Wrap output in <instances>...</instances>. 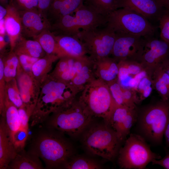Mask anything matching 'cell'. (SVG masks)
I'll list each match as a JSON object with an SVG mask.
<instances>
[{
  "label": "cell",
  "instance_id": "cell-1",
  "mask_svg": "<svg viewBox=\"0 0 169 169\" xmlns=\"http://www.w3.org/2000/svg\"><path fill=\"white\" fill-rule=\"evenodd\" d=\"M63 134L48 127L37 134L29 151L41 159L48 169L64 168L73 156L74 151Z\"/></svg>",
  "mask_w": 169,
  "mask_h": 169
},
{
  "label": "cell",
  "instance_id": "cell-2",
  "mask_svg": "<svg viewBox=\"0 0 169 169\" xmlns=\"http://www.w3.org/2000/svg\"><path fill=\"white\" fill-rule=\"evenodd\" d=\"M169 118V100H162L138 110L137 121L139 134L147 141L160 144Z\"/></svg>",
  "mask_w": 169,
  "mask_h": 169
},
{
  "label": "cell",
  "instance_id": "cell-3",
  "mask_svg": "<svg viewBox=\"0 0 169 169\" xmlns=\"http://www.w3.org/2000/svg\"><path fill=\"white\" fill-rule=\"evenodd\" d=\"M80 92L78 100L82 106L92 116L101 118L108 124L116 105L108 84L95 78Z\"/></svg>",
  "mask_w": 169,
  "mask_h": 169
},
{
  "label": "cell",
  "instance_id": "cell-4",
  "mask_svg": "<svg viewBox=\"0 0 169 169\" xmlns=\"http://www.w3.org/2000/svg\"><path fill=\"white\" fill-rule=\"evenodd\" d=\"M54 113L48 127L74 137L84 132L93 117L76 98Z\"/></svg>",
  "mask_w": 169,
  "mask_h": 169
},
{
  "label": "cell",
  "instance_id": "cell-5",
  "mask_svg": "<svg viewBox=\"0 0 169 169\" xmlns=\"http://www.w3.org/2000/svg\"><path fill=\"white\" fill-rule=\"evenodd\" d=\"M83 133V143L92 154L110 161L118 155L123 141L108 124L95 125Z\"/></svg>",
  "mask_w": 169,
  "mask_h": 169
},
{
  "label": "cell",
  "instance_id": "cell-6",
  "mask_svg": "<svg viewBox=\"0 0 169 169\" xmlns=\"http://www.w3.org/2000/svg\"><path fill=\"white\" fill-rule=\"evenodd\" d=\"M42 96L38 105V120L44 119L48 112H54L70 103L79 91L72 84L53 78L42 89ZM37 120V121H38Z\"/></svg>",
  "mask_w": 169,
  "mask_h": 169
},
{
  "label": "cell",
  "instance_id": "cell-7",
  "mask_svg": "<svg viewBox=\"0 0 169 169\" xmlns=\"http://www.w3.org/2000/svg\"><path fill=\"white\" fill-rule=\"evenodd\" d=\"M118 162L124 169H143L150 162L161 158L151 150L146 140L138 134L131 133L120 148Z\"/></svg>",
  "mask_w": 169,
  "mask_h": 169
},
{
  "label": "cell",
  "instance_id": "cell-8",
  "mask_svg": "<svg viewBox=\"0 0 169 169\" xmlns=\"http://www.w3.org/2000/svg\"><path fill=\"white\" fill-rule=\"evenodd\" d=\"M106 26L115 32H120L143 37L152 36L156 27L146 18L125 8H118L107 16Z\"/></svg>",
  "mask_w": 169,
  "mask_h": 169
},
{
  "label": "cell",
  "instance_id": "cell-9",
  "mask_svg": "<svg viewBox=\"0 0 169 169\" xmlns=\"http://www.w3.org/2000/svg\"><path fill=\"white\" fill-rule=\"evenodd\" d=\"M74 13V16L68 15L56 20L51 28L58 34L75 36L81 30L99 28L106 25L107 22V16L84 4Z\"/></svg>",
  "mask_w": 169,
  "mask_h": 169
},
{
  "label": "cell",
  "instance_id": "cell-10",
  "mask_svg": "<svg viewBox=\"0 0 169 169\" xmlns=\"http://www.w3.org/2000/svg\"><path fill=\"white\" fill-rule=\"evenodd\" d=\"M76 36L83 43L87 54L94 60L111 55L116 37V33L106 26L81 30Z\"/></svg>",
  "mask_w": 169,
  "mask_h": 169
},
{
  "label": "cell",
  "instance_id": "cell-11",
  "mask_svg": "<svg viewBox=\"0 0 169 169\" xmlns=\"http://www.w3.org/2000/svg\"><path fill=\"white\" fill-rule=\"evenodd\" d=\"M145 43V37L116 32L111 55L117 62L129 60L140 62Z\"/></svg>",
  "mask_w": 169,
  "mask_h": 169
},
{
  "label": "cell",
  "instance_id": "cell-12",
  "mask_svg": "<svg viewBox=\"0 0 169 169\" xmlns=\"http://www.w3.org/2000/svg\"><path fill=\"white\" fill-rule=\"evenodd\" d=\"M4 117L10 138L18 152L24 149L28 132L23 128L18 112V109L6 96Z\"/></svg>",
  "mask_w": 169,
  "mask_h": 169
},
{
  "label": "cell",
  "instance_id": "cell-13",
  "mask_svg": "<svg viewBox=\"0 0 169 169\" xmlns=\"http://www.w3.org/2000/svg\"><path fill=\"white\" fill-rule=\"evenodd\" d=\"M152 36L145 37L146 43L140 63L150 73L169 58V43Z\"/></svg>",
  "mask_w": 169,
  "mask_h": 169
},
{
  "label": "cell",
  "instance_id": "cell-14",
  "mask_svg": "<svg viewBox=\"0 0 169 169\" xmlns=\"http://www.w3.org/2000/svg\"><path fill=\"white\" fill-rule=\"evenodd\" d=\"M137 116V108L116 105L108 124L123 141L130 134L131 129L136 123Z\"/></svg>",
  "mask_w": 169,
  "mask_h": 169
},
{
  "label": "cell",
  "instance_id": "cell-15",
  "mask_svg": "<svg viewBox=\"0 0 169 169\" xmlns=\"http://www.w3.org/2000/svg\"><path fill=\"white\" fill-rule=\"evenodd\" d=\"M22 25V34L24 36L34 38L51 26L46 16L40 13L37 8L19 10Z\"/></svg>",
  "mask_w": 169,
  "mask_h": 169
},
{
  "label": "cell",
  "instance_id": "cell-16",
  "mask_svg": "<svg viewBox=\"0 0 169 169\" xmlns=\"http://www.w3.org/2000/svg\"><path fill=\"white\" fill-rule=\"evenodd\" d=\"M117 7L132 10L150 22H158L166 9L156 0H117Z\"/></svg>",
  "mask_w": 169,
  "mask_h": 169
},
{
  "label": "cell",
  "instance_id": "cell-17",
  "mask_svg": "<svg viewBox=\"0 0 169 169\" xmlns=\"http://www.w3.org/2000/svg\"><path fill=\"white\" fill-rule=\"evenodd\" d=\"M119 73L118 80L123 87L134 89L140 80L147 73L140 62L122 60L118 62Z\"/></svg>",
  "mask_w": 169,
  "mask_h": 169
},
{
  "label": "cell",
  "instance_id": "cell-18",
  "mask_svg": "<svg viewBox=\"0 0 169 169\" xmlns=\"http://www.w3.org/2000/svg\"><path fill=\"white\" fill-rule=\"evenodd\" d=\"M7 13L4 18L6 32L8 37L11 48L13 51L17 42L21 36L22 25L19 8L12 0L6 8Z\"/></svg>",
  "mask_w": 169,
  "mask_h": 169
},
{
  "label": "cell",
  "instance_id": "cell-19",
  "mask_svg": "<svg viewBox=\"0 0 169 169\" xmlns=\"http://www.w3.org/2000/svg\"><path fill=\"white\" fill-rule=\"evenodd\" d=\"M54 36L62 56L68 55L78 57L86 55L87 54L84 44L77 37L54 34Z\"/></svg>",
  "mask_w": 169,
  "mask_h": 169
},
{
  "label": "cell",
  "instance_id": "cell-20",
  "mask_svg": "<svg viewBox=\"0 0 169 169\" xmlns=\"http://www.w3.org/2000/svg\"><path fill=\"white\" fill-rule=\"evenodd\" d=\"M17 153L9 136L4 118L2 116L0 122V169L8 168Z\"/></svg>",
  "mask_w": 169,
  "mask_h": 169
},
{
  "label": "cell",
  "instance_id": "cell-21",
  "mask_svg": "<svg viewBox=\"0 0 169 169\" xmlns=\"http://www.w3.org/2000/svg\"><path fill=\"white\" fill-rule=\"evenodd\" d=\"M80 57L65 55L59 58L53 78L71 84L78 68Z\"/></svg>",
  "mask_w": 169,
  "mask_h": 169
},
{
  "label": "cell",
  "instance_id": "cell-22",
  "mask_svg": "<svg viewBox=\"0 0 169 169\" xmlns=\"http://www.w3.org/2000/svg\"><path fill=\"white\" fill-rule=\"evenodd\" d=\"M95 76L107 84L118 79V62L109 56L94 60Z\"/></svg>",
  "mask_w": 169,
  "mask_h": 169
},
{
  "label": "cell",
  "instance_id": "cell-23",
  "mask_svg": "<svg viewBox=\"0 0 169 169\" xmlns=\"http://www.w3.org/2000/svg\"><path fill=\"white\" fill-rule=\"evenodd\" d=\"M95 78L94 60L86 55L82 57L76 74L71 84L80 92L87 84Z\"/></svg>",
  "mask_w": 169,
  "mask_h": 169
},
{
  "label": "cell",
  "instance_id": "cell-24",
  "mask_svg": "<svg viewBox=\"0 0 169 169\" xmlns=\"http://www.w3.org/2000/svg\"><path fill=\"white\" fill-rule=\"evenodd\" d=\"M8 168L11 169H41L43 166L40 158L30 151L24 149L19 151L9 164Z\"/></svg>",
  "mask_w": 169,
  "mask_h": 169
},
{
  "label": "cell",
  "instance_id": "cell-25",
  "mask_svg": "<svg viewBox=\"0 0 169 169\" xmlns=\"http://www.w3.org/2000/svg\"><path fill=\"white\" fill-rule=\"evenodd\" d=\"M151 78L154 89L161 100H169V75L160 64L152 71Z\"/></svg>",
  "mask_w": 169,
  "mask_h": 169
},
{
  "label": "cell",
  "instance_id": "cell-26",
  "mask_svg": "<svg viewBox=\"0 0 169 169\" xmlns=\"http://www.w3.org/2000/svg\"><path fill=\"white\" fill-rule=\"evenodd\" d=\"M16 54H24L40 58L44 54V50L36 40H28L21 36L13 50Z\"/></svg>",
  "mask_w": 169,
  "mask_h": 169
},
{
  "label": "cell",
  "instance_id": "cell-27",
  "mask_svg": "<svg viewBox=\"0 0 169 169\" xmlns=\"http://www.w3.org/2000/svg\"><path fill=\"white\" fill-rule=\"evenodd\" d=\"M33 38L39 43L46 54L56 55L59 58L62 56L54 34L50 29L45 30Z\"/></svg>",
  "mask_w": 169,
  "mask_h": 169
},
{
  "label": "cell",
  "instance_id": "cell-28",
  "mask_svg": "<svg viewBox=\"0 0 169 169\" xmlns=\"http://www.w3.org/2000/svg\"><path fill=\"white\" fill-rule=\"evenodd\" d=\"M17 85L24 104L29 105L31 103L33 94L34 82L29 73H22L18 79Z\"/></svg>",
  "mask_w": 169,
  "mask_h": 169
},
{
  "label": "cell",
  "instance_id": "cell-29",
  "mask_svg": "<svg viewBox=\"0 0 169 169\" xmlns=\"http://www.w3.org/2000/svg\"><path fill=\"white\" fill-rule=\"evenodd\" d=\"M153 89L151 73H148L140 79L136 87L132 90L136 94L137 105L149 97Z\"/></svg>",
  "mask_w": 169,
  "mask_h": 169
},
{
  "label": "cell",
  "instance_id": "cell-30",
  "mask_svg": "<svg viewBox=\"0 0 169 169\" xmlns=\"http://www.w3.org/2000/svg\"><path fill=\"white\" fill-rule=\"evenodd\" d=\"M3 60L5 80L8 82L13 79L17 74V69L20 64L19 59L15 52L11 51Z\"/></svg>",
  "mask_w": 169,
  "mask_h": 169
},
{
  "label": "cell",
  "instance_id": "cell-31",
  "mask_svg": "<svg viewBox=\"0 0 169 169\" xmlns=\"http://www.w3.org/2000/svg\"><path fill=\"white\" fill-rule=\"evenodd\" d=\"M55 54H48L39 59L33 64L31 73L34 77L40 78L46 73L53 62L59 59Z\"/></svg>",
  "mask_w": 169,
  "mask_h": 169
},
{
  "label": "cell",
  "instance_id": "cell-32",
  "mask_svg": "<svg viewBox=\"0 0 169 169\" xmlns=\"http://www.w3.org/2000/svg\"><path fill=\"white\" fill-rule=\"evenodd\" d=\"M64 168L69 169H97L100 165L91 159L82 157H73L68 161Z\"/></svg>",
  "mask_w": 169,
  "mask_h": 169
},
{
  "label": "cell",
  "instance_id": "cell-33",
  "mask_svg": "<svg viewBox=\"0 0 169 169\" xmlns=\"http://www.w3.org/2000/svg\"><path fill=\"white\" fill-rule=\"evenodd\" d=\"M86 5L105 16L118 9L117 0H87Z\"/></svg>",
  "mask_w": 169,
  "mask_h": 169
},
{
  "label": "cell",
  "instance_id": "cell-34",
  "mask_svg": "<svg viewBox=\"0 0 169 169\" xmlns=\"http://www.w3.org/2000/svg\"><path fill=\"white\" fill-rule=\"evenodd\" d=\"M83 4V0H63L58 18L70 15Z\"/></svg>",
  "mask_w": 169,
  "mask_h": 169
},
{
  "label": "cell",
  "instance_id": "cell-35",
  "mask_svg": "<svg viewBox=\"0 0 169 169\" xmlns=\"http://www.w3.org/2000/svg\"><path fill=\"white\" fill-rule=\"evenodd\" d=\"M12 83L8 85L7 89V94L5 96L8 100L18 109L24 105L21 98L17 83L12 80Z\"/></svg>",
  "mask_w": 169,
  "mask_h": 169
},
{
  "label": "cell",
  "instance_id": "cell-36",
  "mask_svg": "<svg viewBox=\"0 0 169 169\" xmlns=\"http://www.w3.org/2000/svg\"><path fill=\"white\" fill-rule=\"evenodd\" d=\"M159 28L161 40L169 43V10L166 9L160 18Z\"/></svg>",
  "mask_w": 169,
  "mask_h": 169
},
{
  "label": "cell",
  "instance_id": "cell-37",
  "mask_svg": "<svg viewBox=\"0 0 169 169\" xmlns=\"http://www.w3.org/2000/svg\"><path fill=\"white\" fill-rule=\"evenodd\" d=\"M16 54L18 57L20 65L21 66L25 72L27 73L31 72L33 64L39 59L24 54Z\"/></svg>",
  "mask_w": 169,
  "mask_h": 169
},
{
  "label": "cell",
  "instance_id": "cell-38",
  "mask_svg": "<svg viewBox=\"0 0 169 169\" xmlns=\"http://www.w3.org/2000/svg\"><path fill=\"white\" fill-rule=\"evenodd\" d=\"M4 66L3 60L2 57L0 58V112L2 111L4 108L5 94L4 93L5 90L4 81L5 80L4 76Z\"/></svg>",
  "mask_w": 169,
  "mask_h": 169
},
{
  "label": "cell",
  "instance_id": "cell-39",
  "mask_svg": "<svg viewBox=\"0 0 169 169\" xmlns=\"http://www.w3.org/2000/svg\"><path fill=\"white\" fill-rule=\"evenodd\" d=\"M17 6L21 10L38 9V0H17Z\"/></svg>",
  "mask_w": 169,
  "mask_h": 169
},
{
  "label": "cell",
  "instance_id": "cell-40",
  "mask_svg": "<svg viewBox=\"0 0 169 169\" xmlns=\"http://www.w3.org/2000/svg\"><path fill=\"white\" fill-rule=\"evenodd\" d=\"M53 0H38V9L39 12L46 16L49 11Z\"/></svg>",
  "mask_w": 169,
  "mask_h": 169
},
{
  "label": "cell",
  "instance_id": "cell-41",
  "mask_svg": "<svg viewBox=\"0 0 169 169\" xmlns=\"http://www.w3.org/2000/svg\"><path fill=\"white\" fill-rule=\"evenodd\" d=\"M151 163L153 165H158L165 169H169V150L164 157L154 160Z\"/></svg>",
  "mask_w": 169,
  "mask_h": 169
},
{
  "label": "cell",
  "instance_id": "cell-42",
  "mask_svg": "<svg viewBox=\"0 0 169 169\" xmlns=\"http://www.w3.org/2000/svg\"><path fill=\"white\" fill-rule=\"evenodd\" d=\"M166 145L169 148V118L164 133Z\"/></svg>",
  "mask_w": 169,
  "mask_h": 169
},
{
  "label": "cell",
  "instance_id": "cell-43",
  "mask_svg": "<svg viewBox=\"0 0 169 169\" xmlns=\"http://www.w3.org/2000/svg\"><path fill=\"white\" fill-rule=\"evenodd\" d=\"M161 64L169 75V58L163 61Z\"/></svg>",
  "mask_w": 169,
  "mask_h": 169
},
{
  "label": "cell",
  "instance_id": "cell-44",
  "mask_svg": "<svg viewBox=\"0 0 169 169\" xmlns=\"http://www.w3.org/2000/svg\"><path fill=\"white\" fill-rule=\"evenodd\" d=\"M162 7L169 10V0H156Z\"/></svg>",
  "mask_w": 169,
  "mask_h": 169
},
{
  "label": "cell",
  "instance_id": "cell-45",
  "mask_svg": "<svg viewBox=\"0 0 169 169\" xmlns=\"http://www.w3.org/2000/svg\"><path fill=\"white\" fill-rule=\"evenodd\" d=\"M7 13V10L2 6H0V20L4 19Z\"/></svg>",
  "mask_w": 169,
  "mask_h": 169
},
{
  "label": "cell",
  "instance_id": "cell-46",
  "mask_svg": "<svg viewBox=\"0 0 169 169\" xmlns=\"http://www.w3.org/2000/svg\"><path fill=\"white\" fill-rule=\"evenodd\" d=\"M0 49L4 47L5 44V42L4 40V36L0 35Z\"/></svg>",
  "mask_w": 169,
  "mask_h": 169
}]
</instances>
